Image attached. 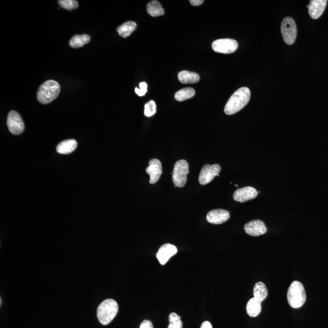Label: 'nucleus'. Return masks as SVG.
<instances>
[{"label":"nucleus","instance_id":"nucleus-18","mask_svg":"<svg viewBox=\"0 0 328 328\" xmlns=\"http://www.w3.org/2000/svg\"><path fill=\"white\" fill-rule=\"evenodd\" d=\"M268 295V289L265 283L261 282L256 283L253 288V298L258 302L262 303L267 298Z\"/></svg>","mask_w":328,"mask_h":328},{"label":"nucleus","instance_id":"nucleus-22","mask_svg":"<svg viewBox=\"0 0 328 328\" xmlns=\"http://www.w3.org/2000/svg\"><path fill=\"white\" fill-rule=\"evenodd\" d=\"M91 38L87 34L76 35L73 36L70 41V45L73 48H81L85 44L90 43Z\"/></svg>","mask_w":328,"mask_h":328},{"label":"nucleus","instance_id":"nucleus-26","mask_svg":"<svg viewBox=\"0 0 328 328\" xmlns=\"http://www.w3.org/2000/svg\"><path fill=\"white\" fill-rule=\"evenodd\" d=\"M58 2L61 7L70 11L77 9L78 6V1L75 0H60Z\"/></svg>","mask_w":328,"mask_h":328},{"label":"nucleus","instance_id":"nucleus-24","mask_svg":"<svg viewBox=\"0 0 328 328\" xmlns=\"http://www.w3.org/2000/svg\"><path fill=\"white\" fill-rule=\"evenodd\" d=\"M183 324L181 320V317L176 313L172 312L169 315V325L168 328H182Z\"/></svg>","mask_w":328,"mask_h":328},{"label":"nucleus","instance_id":"nucleus-16","mask_svg":"<svg viewBox=\"0 0 328 328\" xmlns=\"http://www.w3.org/2000/svg\"><path fill=\"white\" fill-rule=\"evenodd\" d=\"M77 142L75 139L64 140L57 147V152L62 154H70L77 148Z\"/></svg>","mask_w":328,"mask_h":328},{"label":"nucleus","instance_id":"nucleus-12","mask_svg":"<svg viewBox=\"0 0 328 328\" xmlns=\"http://www.w3.org/2000/svg\"><path fill=\"white\" fill-rule=\"evenodd\" d=\"M177 252L176 247L171 244H165L162 246L156 253V258L161 265H164L172 256Z\"/></svg>","mask_w":328,"mask_h":328},{"label":"nucleus","instance_id":"nucleus-1","mask_svg":"<svg viewBox=\"0 0 328 328\" xmlns=\"http://www.w3.org/2000/svg\"><path fill=\"white\" fill-rule=\"evenodd\" d=\"M251 98V91L248 88L238 89L232 95L224 108L226 115H232L246 107Z\"/></svg>","mask_w":328,"mask_h":328},{"label":"nucleus","instance_id":"nucleus-28","mask_svg":"<svg viewBox=\"0 0 328 328\" xmlns=\"http://www.w3.org/2000/svg\"><path fill=\"white\" fill-rule=\"evenodd\" d=\"M139 328H154L152 322L149 320H144L140 325Z\"/></svg>","mask_w":328,"mask_h":328},{"label":"nucleus","instance_id":"nucleus-25","mask_svg":"<svg viewBox=\"0 0 328 328\" xmlns=\"http://www.w3.org/2000/svg\"><path fill=\"white\" fill-rule=\"evenodd\" d=\"M156 113V105L154 100H150L146 103L144 107V115L145 116L151 117Z\"/></svg>","mask_w":328,"mask_h":328},{"label":"nucleus","instance_id":"nucleus-10","mask_svg":"<svg viewBox=\"0 0 328 328\" xmlns=\"http://www.w3.org/2000/svg\"><path fill=\"white\" fill-rule=\"evenodd\" d=\"M258 195V192L255 188L251 187H245L239 189L234 192V200L245 203V202L255 198Z\"/></svg>","mask_w":328,"mask_h":328},{"label":"nucleus","instance_id":"nucleus-31","mask_svg":"<svg viewBox=\"0 0 328 328\" xmlns=\"http://www.w3.org/2000/svg\"><path fill=\"white\" fill-rule=\"evenodd\" d=\"M235 186L236 187H238V184H235Z\"/></svg>","mask_w":328,"mask_h":328},{"label":"nucleus","instance_id":"nucleus-15","mask_svg":"<svg viewBox=\"0 0 328 328\" xmlns=\"http://www.w3.org/2000/svg\"><path fill=\"white\" fill-rule=\"evenodd\" d=\"M327 0H311L308 5V11L310 17L313 19H318L322 16L326 8Z\"/></svg>","mask_w":328,"mask_h":328},{"label":"nucleus","instance_id":"nucleus-5","mask_svg":"<svg viewBox=\"0 0 328 328\" xmlns=\"http://www.w3.org/2000/svg\"><path fill=\"white\" fill-rule=\"evenodd\" d=\"M189 174V165L186 160H179L176 162L172 174L174 187H183L186 184Z\"/></svg>","mask_w":328,"mask_h":328},{"label":"nucleus","instance_id":"nucleus-19","mask_svg":"<svg viewBox=\"0 0 328 328\" xmlns=\"http://www.w3.org/2000/svg\"><path fill=\"white\" fill-rule=\"evenodd\" d=\"M246 311L251 317H257L261 311V303L252 298L249 300L246 306Z\"/></svg>","mask_w":328,"mask_h":328},{"label":"nucleus","instance_id":"nucleus-6","mask_svg":"<svg viewBox=\"0 0 328 328\" xmlns=\"http://www.w3.org/2000/svg\"><path fill=\"white\" fill-rule=\"evenodd\" d=\"M297 26L292 18L288 17L283 19L281 24V32L286 43L291 45L295 43L297 38Z\"/></svg>","mask_w":328,"mask_h":328},{"label":"nucleus","instance_id":"nucleus-21","mask_svg":"<svg viewBox=\"0 0 328 328\" xmlns=\"http://www.w3.org/2000/svg\"><path fill=\"white\" fill-rule=\"evenodd\" d=\"M147 10L148 14L152 17H156L163 16L165 11L159 1L154 0L148 3Z\"/></svg>","mask_w":328,"mask_h":328},{"label":"nucleus","instance_id":"nucleus-3","mask_svg":"<svg viewBox=\"0 0 328 328\" xmlns=\"http://www.w3.org/2000/svg\"><path fill=\"white\" fill-rule=\"evenodd\" d=\"M60 92V86L53 80L46 81L39 88L37 97L42 104H48L58 97Z\"/></svg>","mask_w":328,"mask_h":328},{"label":"nucleus","instance_id":"nucleus-4","mask_svg":"<svg viewBox=\"0 0 328 328\" xmlns=\"http://www.w3.org/2000/svg\"><path fill=\"white\" fill-rule=\"evenodd\" d=\"M287 299L290 307L294 309H298L305 304L307 293L302 283L298 281L291 283L288 290Z\"/></svg>","mask_w":328,"mask_h":328},{"label":"nucleus","instance_id":"nucleus-29","mask_svg":"<svg viewBox=\"0 0 328 328\" xmlns=\"http://www.w3.org/2000/svg\"><path fill=\"white\" fill-rule=\"evenodd\" d=\"M190 2H191V4L193 5V6H198L203 4L204 1L203 0H191Z\"/></svg>","mask_w":328,"mask_h":328},{"label":"nucleus","instance_id":"nucleus-13","mask_svg":"<svg viewBox=\"0 0 328 328\" xmlns=\"http://www.w3.org/2000/svg\"><path fill=\"white\" fill-rule=\"evenodd\" d=\"M230 218V213L223 209H214L207 214V221L209 223L221 224L225 223Z\"/></svg>","mask_w":328,"mask_h":328},{"label":"nucleus","instance_id":"nucleus-8","mask_svg":"<svg viewBox=\"0 0 328 328\" xmlns=\"http://www.w3.org/2000/svg\"><path fill=\"white\" fill-rule=\"evenodd\" d=\"M7 125L12 134L19 135L23 132L24 123L20 115L16 111H11L7 116Z\"/></svg>","mask_w":328,"mask_h":328},{"label":"nucleus","instance_id":"nucleus-30","mask_svg":"<svg viewBox=\"0 0 328 328\" xmlns=\"http://www.w3.org/2000/svg\"><path fill=\"white\" fill-rule=\"evenodd\" d=\"M212 328V325L208 321H205L202 324L201 328Z\"/></svg>","mask_w":328,"mask_h":328},{"label":"nucleus","instance_id":"nucleus-11","mask_svg":"<svg viewBox=\"0 0 328 328\" xmlns=\"http://www.w3.org/2000/svg\"><path fill=\"white\" fill-rule=\"evenodd\" d=\"M147 174L150 176V183L154 184L159 181L162 174V166L161 161L157 159H153L149 162V166L146 169Z\"/></svg>","mask_w":328,"mask_h":328},{"label":"nucleus","instance_id":"nucleus-7","mask_svg":"<svg viewBox=\"0 0 328 328\" xmlns=\"http://www.w3.org/2000/svg\"><path fill=\"white\" fill-rule=\"evenodd\" d=\"M212 47L216 53L231 54L236 51L238 48V44L233 39H223L214 41L212 43Z\"/></svg>","mask_w":328,"mask_h":328},{"label":"nucleus","instance_id":"nucleus-17","mask_svg":"<svg viewBox=\"0 0 328 328\" xmlns=\"http://www.w3.org/2000/svg\"><path fill=\"white\" fill-rule=\"evenodd\" d=\"M178 79L183 84L196 83L200 80V77L196 73L182 71L178 74Z\"/></svg>","mask_w":328,"mask_h":328},{"label":"nucleus","instance_id":"nucleus-27","mask_svg":"<svg viewBox=\"0 0 328 328\" xmlns=\"http://www.w3.org/2000/svg\"><path fill=\"white\" fill-rule=\"evenodd\" d=\"M139 89L135 88V93L139 96H144L147 92V84L143 82L139 83Z\"/></svg>","mask_w":328,"mask_h":328},{"label":"nucleus","instance_id":"nucleus-9","mask_svg":"<svg viewBox=\"0 0 328 328\" xmlns=\"http://www.w3.org/2000/svg\"><path fill=\"white\" fill-rule=\"evenodd\" d=\"M221 166L218 164L206 165L201 169L199 176V182L201 185L210 183L215 176H219Z\"/></svg>","mask_w":328,"mask_h":328},{"label":"nucleus","instance_id":"nucleus-20","mask_svg":"<svg viewBox=\"0 0 328 328\" xmlns=\"http://www.w3.org/2000/svg\"><path fill=\"white\" fill-rule=\"evenodd\" d=\"M137 28V24L134 21H127L118 27L117 33L123 38H128Z\"/></svg>","mask_w":328,"mask_h":328},{"label":"nucleus","instance_id":"nucleus-14","mask_svg":"<svg viewBox=\"0 0 328 328\" xmlns=\"http://www.w3.org/2000/svg\"><path fill=\"white\" fill-rule=\"evenodd\" d=\"M245 231L249 235L258 236L266 233L267 228L263 221L257 219L247 223L245 226Z\"/></svg>","mask_w":328,"mask_h":328},{"label":"nucleus","instance_id":"nucleus-23","mask_svg":"<svg viewBox=\"0 0 328 328\" xmlns=\"http://www.w3.org/2000/svg\"><path fill=\"white\" fill-rule=\"evenodd\" d=\"M195 95V91L192 88H186L177 91L175 94L174 98L177 101L182 102L186 100L190 99Z\"/></svg>","mask_w":328,"mask_h":328},{"label":"nucleus","instance_id":"nucleus-2","mask_svg":"<svg viewBox=\"0 0 328 328\" xmlns=\"http://www.w3.org/2000/svg\"><path fill=\"white\" fill-rule=\"evenodd\" d=\"M119 306L116 301L113 299H107L98 306L97 310V317L98 322L103 325H107L114 320L116 316Z\"/></svg>","mask_w":328,"mask_h":328}]
</instances>
